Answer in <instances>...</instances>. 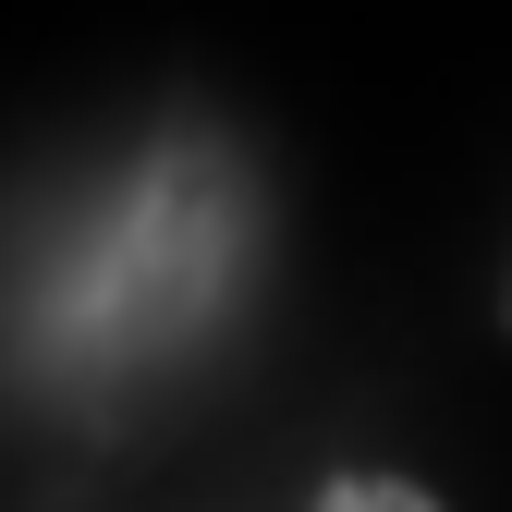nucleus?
Segmentation results:
<instances>
[{
  "instance_id": "nucleus-1",
  "label": "nucleus",
  "mask_w": 512,
  "mask_h": 512,
  "mask_svg": "<svg viewBox=\"0 0 512 512\" xmlns=\"http://www.w3.org/2000/svg\"><path fill=\"white\" fill-rule=\"evenodd\" d=\"M208 269H220V208H208V183H196V171H147L135 208L61 269L49 330H61V354H147L171 317L196 305Z\"/></svg>"
},
{
  "instance_id": "nucleus-2",
  "label": "nucleus",
  "mask_w": 512,
  "mask_h": 512,
  "mask_svg": "<svg viewBox=\"0 0 512 512\" xmlns=\"http://www.w3.org/2000/svg\"><path fill=\"white\" fill-rule=\"evenodd\" d=\"M317 512H439V500L403 488V476H330V488H317Z\"/></svg>"
}]
</instances>
